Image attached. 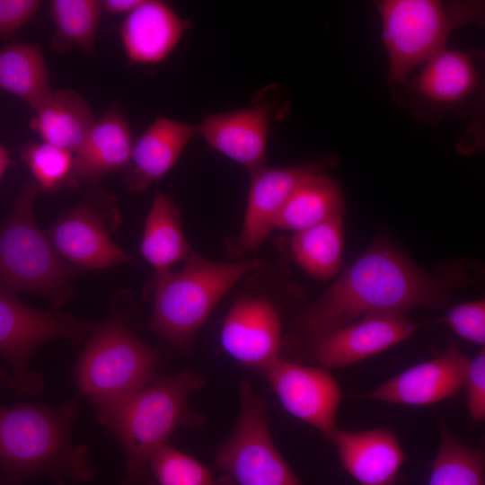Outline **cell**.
I'll return each mask as SVG.
<instances>
[{
	"label": "cell",
	"mask_w": 485,
	"mask_h": 485,
	"mask_svg": "<svg viewBox=\"0 0 485 485\" xmlns=\"http://www.w3.org/2000/svg\"><path fill=\"white\" fill-rule=\"evenodd\" d=\"M330 440L343 469L359 485H397L405 454L392 431L384 428L347 431L338 428Z\"/></svg>",
	"instance_id": "d6986e66"
},
{
	"label": "cell",
	"mask_w": 485,
	"mask_h": 485,
	"mask_svg": "<svg viewBox=\"0 0 485 485\" xmlns=\"http://www.w3.org/2000/svg\"><path fill=\"white\" fill-rule=\"evenodd\" d=\"M144 0H102L103 11L111 14L130 13L137 9Z\"/></svg>",
	"instance_id": "836d02e7"
},
{
	"label": "cell",
	"mask_w": 485,
	"mask_h": 485,
	"mask_svg": "<svg viewBox=\"0 0 485 485\" xmlns=\"http://www.w3.org/2000/svg\"><path fill=\"white\" fill-rule=\"evenodd\" d=\"M439 436L428 485H485L483 451L463 443L445 422Z\"/></svg>",
	"instance_id": "83f0119b"
},
{
	"label": "cell",
	"mask_w": 485,
	"mask_h": 485,
	"mask_svg": "<svg viewBox=\"0 0 485 485\" xmlns=\"http://www.w3.org/2000/svg\"><path fill=\"white\" fill-rule=\"evenodd\" d=\"M240 392V418L216 450V468L227 472L236 485H301L273 442L265 401L247 379Z\"/></svg>",
	"instance_id": "30bf717a"
},
{
	"label": "cell",
	"mask_w": 485,
	"mask_h": 485,
	"mask_svg": "<svg viewBox=\"0 0 485 485\" xmlns=\"http://www.w3.org/2000/svg\"><path fill=\"white\" fill-rule=\"evenodd\" d=\"M281 331L279 313L270 299L247 292L231 305L220 340L232 357L260 370L279 357Z\"/></svg>",
	"instance_id": "5bb4252c"
},
{
	"label": "cell",
	"mask_w": 485,
	"mask_h": 485,
	"mask_svg": "<svg viewBox=\"0 0 485 485\" xmlns=\"http://www.w3.org/2000/svg\"><path fill=\"white\" fill-rule=\"evenodd\" d=\"M40 5L38 0H0V39H12L34 17Z\"/></svg>",
	"instance_id": "d6a6232c"
},
{
	"label": "cell",
	"mask_w": 485,
	"mask_h": 485,
	"mask_svg": "<svg viewBox=\"0 0 485 485\" xmlns=\"http://www.w3.org/2000/svg\"><path fill=\"white\" fill-rule=\"evenodd\" d=\"M470 359L454 340L439 357L389 379L366 399L403 405H429L458 393L464 386Z\"/></svg>",
	"instance_id": "2e32d148"
},
{
	"label": "cell",
	"mask_w": 485,
	"mask_h": 485,
	"mask_svg": "<svg viewBox=\"0 0 485 485\" xmlns=\"http://www.w3.org/2000/svg\"><path fill=\"white\" fill-rule=\"evenodd\" d=\"M7 381H8L7 375L0 367V394L3 392V390L4 389V387L7 386Z\"/></svg>",
	"instance_id": "d590c367"
},
{
	"label": "cell",
	"mask_w": 485,
	"mask_h": 485,
	"mask_svg": "<svg viewBox=\"0 0 485 485\" xmlns=\"http://www.w3.org/2000/svg\"><path fill=\"white\" fill-rule=\"evenodd\" d=\"M0 89L34 110L48 98L52 90L40 44L12 42L0 48Z\"/></svg>",
	"instance_id": "d4e9b609"
},
{
	"label": "cell",
	"mask_w": 485,
	"mask_h": 485,
	"mask_svg": "<svg viewBox=\"0 0 485 485\" xmlns=\"http://www.w3.org/2000/svg\"><path fill=\"white\" fill-rule=\"evenodd\" d=\"M259 371L291 415L331 438L338 428L336 415L341 392L337 381L323 367L279 357Z\"/></svg>",
	"instance_id": "4fadbf2b"
},
{
	"label": "cell",
	"mask_w": 485,
	"mask_h": 485,
	"mask_svg": "<svg viewBox=\"0 0 485 485\" xmlns=\"http://www.w3.org/2000/svg\"><path fill=\"white\" fill-rule=\"evenodd\" d=\"M191 26L169 4L144 0L128 13L119 27V38L129 61L138 65L163 62Z\"/></svg>",
	"instance_id": "ffe728a7"
},
{
	"label": "cell",
	"mask_w": 485,
	"mask_h": 485,
	"mask_svg": "<svg viewBox=\"0 0 485 485\" xmlns=\"http://www.w3.org/2000/svg\"><path fill=\"white\" fill-rule=\"evenodd\" d=\"M72 152L48 143L30 142L20 158L31 172L38 190L49 193L67 186L73 166Z\"/></svg>",
	"instance_id": "f546056e"
},
{
	"label": "cell",
	"mask_w": 485,
	"mask_h": 485,
	"mask_svg": "<svg viewBox=\"0 0 485 485\" xmlns=\"http://www.w3.org/2000/svg\"><path fill=\"white\" fill-rule=\"evenodd\" d=\"M276 111L272 102L211 114L198 132L207 144L252 172L264 166L269 124Z\"/></svg>",
	"instance_id": "e0dca14e"
},
{
	"label": "cell",
	"mask_w": 485,
	"mask_h": 485,
	"mask_svg": "<svg viewBox=\"0 0 485 485\" xmlns=\"http://www.w3.org/2000/svg\"><path fill=\"white\" fill-rule=\"evenodd\" d=\"M469 414L473 422L485 418V352L482 348L476 357L470 360L464 382Z\"/></svg>",
	"instance_id": "1f68e13d"
},
{
	"label": "cell",
	"mask_w": 485,
	"mask_h": 485,
	"mask_svg": "<svg viewBox=\"0 0 485 485\" xmlns=\"http://www.w3.org/2000/svg\"><path fill=\"white\" fill-rule=\"evenodd\" d=\"M290 250L297 264L313 278H332L343 262L344 216H336L295 233Z\"/></svg>",
	"instance_id": "484cf974"
},
{
	"label": "cell",
	"mask_w": 485,
	"mask_h": 485,
	"mask_svg": "<svg viewBox=\"0 0 485 485\" xmlns=\"http://www.w3.org/2000/svg\"><path fill=\"white\" fill-rule=\"evenodd\" d=\"M198 132L187 122L159 117L134 142L124 173L127 189L141 193L160 181Z\"/></svg>",
	"instance_id": "44dd1931"
},
{
	"label": "cell",
	"mask_w": 485,
	"mask_h": 485,
	"mask_svg": "<svg viewBox=\"0 0 485 485\" xmlns=\"http://www.w3.org/2000/svg\"><path fill=\"white\" fill-rule=\"evenodd\" d=\"M397 104L419 120L438 123L445 114L481 120L484 103V54L480 49L445 48L425 62L406 83L392 87Z\"/></svg>",
	"instance_id": "ba28073f"
},
{
	"label": "cell",
	"mask_w": 485,
	"mask_h": 485,
	"mask_svg": "<svg viewBox=\"0 0 485 485\" xmlns=\"http://www.w3.org/2000/svg\"><path fill=\"white\" fill-rule=\"evenodd\" d=\"M34 111L29 125L41 142L73 154L82 146L96 121L88 101L71 89L51 91Z\"/></svg>",
	"instance_id": "7402d4cb"
},
{
	"label": "cell",
	"mask_w": 485,
	"mask_h": 485,
	"mask_svg": "<svg viewBox=\"0 0 485 485\" xmlns=\"http://www.w3.org/2000/svg\"><path fill=\"white\" fill-rule=\"evenodd\" d=\"M337 159L328 155L299 165L272 168L266 165L251 172L246 210L240 232L226 242L228 254L235 259L256 251L269 233L297 183L306 175L322 172Z\"/></svg>",
	"instance_id": "7c38bea8"
},
{
	"label": "cell",
	"mask_w": 485,
	"mask_h": 485,
	"mask_svg": "<svg viewBox=\"0 0 485 485\" xmlns=\"http://www.w3.org/2000/svg\"><path fill=\"white\" fill-rule=\"evenodd\" d=\"M148 469L158 485H236L228 474L214 478L207 467L167 443L152 454Z\"/></svg>",
	"instance_id": "f1b7e54d"
},
{
	"label": "cell",
	"mask_w": 485,
	"mask_h": 485,
	"mask_svg": "<svg viewBox=\"0 0 485 485\" xmlns=\"http://www.w3.org/2000/svg\"><path fill=\"white\" fill-rule=\"evenodd\" d=\"M130 127L122 108L111 105L97 119L75 152L67 187L94 185L102 177L125 169L133 146Z\"/></svg>",
	"instance_id": "ac0fdd59"
},
{
	"label": "cell",
	"mask_w": 485,
	"mask_h": 485,
	"mask_svg": "<svg viewBox=\"0 0 485 485\" xmlns=\"http://www.w3.org/2000/svg\"><path fill=\"white\" fill-rule=\"evenodd\" d=\"M75 401L0 406V485H21L48 476L55 485L87 481L93 475L88 448L72 441Z\"/></svg>",
	"instance_id": "7a4b0ae2"
},
{
	"label": "cell",
	"mask_w": 485,
	"mask_h": 485,
	"mask_svg": "<svg viewBox=\"0 0 485 485\" xmlns=\"http://www.w3.org/2000/svg\"><path fill=\"white\" fill-rule=\"evenodd\" d=\"M98 324L66 313L32 308L22 303L17 294L0 289V357L12 372L7 386L20 395L40 394L43 378L30 369L35 351L57 338L85 342Z\"/></svg>",
	"instance_id": "9c48e42d"
},
{
	"label": "cell",
	"mask_w": 485,
	"mask_h": 485,
	"mask_svg": "<svg viewBox=\"0 0 485 485\" xmlns=\"http://www.w3.org/2000/svg\"><path fill=\"white\" fill-rule=\"evenodd\" d=\"M347 212L341 184L322 172L304 177L283 206L275 228L295 233Z\"/></svg>",
	"instance_id": "603a6c76"
},
{
	"label": "cell",
	"mask_w": 485,
	"mask_h": 485,
	"mask_svg": "<svg viewBox=\"0 0 485 485\" xmlns=\"http://www.w3.org/2000/svg\"><path fill=\"white\" fill-rule=\"evenodd\" d=\"M390 88L406 83L425 62L446 48L451 33L465 25H484L479 0H378Z\"/></svg>",
	"instance_id": "5b68a950"
},
{
	"label": "cell",
	"mask_w": 485,
	"mask_h": 485,
	"mask_svg": "<svg viewBox=\"0 0 485 485\" xmlns=\"http://www.w3.org/2000/svg\"><path fill=\"white\" fill-rule=\"evenodd\" d=\"M140 252L155 275L169 272L193 252L184 235L180 210L170 194L159 192L145 222Z\"/></svg>",
	"instance_id": "cb8c5ba5"
},
{
	"label": "cell",
	"mask_w": 485,
	"mask_h": 485,
	"mask_svg": "<svg viewBox=\"0 0 485 485\" xmlns=\"http://www.w3.org/2000/svg\"><path fill=\"white\" fill-rule=\"evenodd\" d=\"M143 485H157V484L149 479Z\"/></svg>",
	"instance_id": "8d00e7d4"
},
{
	"label": "cell",
	"mask_w": 485,
	"mask_h": 485,
	"mask_svg": "<svg viewBox=\"0 0 485 485\" xmlns=\"http://www.w3.org/2000/svg\"><path fill=\"white\" fill-rule=\"evenodd\" d=\"M116 206L110 194L95 190L62 214L47 232L59 257L79 271L135 264L132 255L110 238L104 221V213Z\"/></svg>",
	"instance_id": "8fae6325"
},
{
	"label": "cell",
	"mask_w": 485,
	"mask_h": 485,
	"mask_svg": "<svg viewBox=\"0 0 485 485\" xmlns=\"http://www.w3.org/2000/svg\"><path fill=\"white\" fill-rule=\"evenodd\" d=\"M419 327L406 313H369L324 337L309 357L323 368L346 366L400 343Z\"/></svg>",
	"instance_id": "9a60e30c"
},
{
	"label": "cell",
	"mask_w": 485,
	"mask_h": 485,
	"mask_svg": "<svg viewBox=\"0 0 485 485\" xmlns=\"http://www.w3.org/2000/svg\"><path fill=\"white\" fill-rule=\"evenodd\" d=\"M443 321L461 338L479 345H484V299L455 305L446 313Z\"/></svg>",
	"instance_id": "4dcf8cb0"
},
{
	"label": "cell",
	"mask_w": 485,
	"mask_h": 485,
	"mask_svg": "<svg viewBox=\"0 0 485 485\" xmlns=\"http://www.w3.org/2000/svg\"><path fill=\"white\" fill-rule=\"evenodd\" d=\"M469 282L464 269L445 267L431 273L380 237L300 313L293 338L309 357L321 340L364 315L418 307L445 310L452 294Z\"/></svg>",
	"instance_id": "6da1fadb"
},
{
	"label": "cell",
	"mask_w": 485,
	"mask_h": 485,
	"mask_svg": "<svg viewBox=\"0 0 485 485\" xmlns=\"http://www.w3.org/2000/svg\"><path fill=\"white\" fill-rule=\"evenodd\" d=\"M38 191L33 181L25 182L0 224V289L36 293L57 311L73 295V281L81 271L59 257L48 234L36 224Z\"/></svg>",
	"instance_id": "8992f818"
},
{
	"label": "cell",
	"mask_w": 485,
	"mask_h": 485,
	"mask_svg": "<svg viewBox=\"0 0 485 485\" xmlns=\"http://www.w3.org/2000/svg\"><path fill=\"white\" fill-rule=\"evenodd\" d=\"M263 265L258 259L222 262L194 251L178 271L155 275L152 319L146 329L182 352L224 295Z\"/></svg>",
	"instance_id": "277c9868"
},
{
	"label": "cell",
	"mask_w": 485,
	"mask_h": 485,
	"mask_svg": "<svg viewBox=\"0 0 485 485\" xmlns=\"http://www.w3.org/2000/svg\"><path fill=\"white\" fill-rule=\"evenodd\" d=\"M49 15L55 25L51 47L58 54L79 48L93 56L103 12L99 0H52Z\"/></svg>",
	"instance_id": "4316f807"
},
{
	"label": "cell",
	"mask_w": 485,
	"mask_h": 485,
	"mask_svg": "<svg viewBox=\"0 0 485 485\" xmlns=\"http://www.w3.org/2000/svg\"><path fill=\"white\" fill-rule=\"evenodd\" d=\"M203 378L183 371L155 375L127 399L96 410L97 419L119 442L126 455L127 475L120 485H143L150 456L181 427L199 428L205 419L188 404Z\"/></svg>",
	"instance_id": "3957f363"
},
{
	"label": "cell",
	"mask_w": 485,
	"mask_h": 485,
	"mask_svg": "<svg viewBox=\"0 0 485 485\" xmlns=\"http://www.w3.org/2000/svg\"><path fill=\"white\" fill-rule=\"evenodd\" d=\"M11 163L9 151L0 144V179Z\"/></svg>",
	"instance_id": "e575fe53"
},
{
	"label": "cell",
	"mask_w": 485,
	"mask_h": 485,
	"mask_svg": "<svg viewBox=\"0 0 485 485\" xmlns=\"http://www.w3.org/2000/svg\"><path fill=\"white\" fill-rule=\"evenodd\" d=\"M163 354L138 339L126 315L112 309L85 341L75 367L82 395L101 410L120 402L155 375Z\"/></svg>",
	"instance_id": "52a82bcc"
}]
</instances>
